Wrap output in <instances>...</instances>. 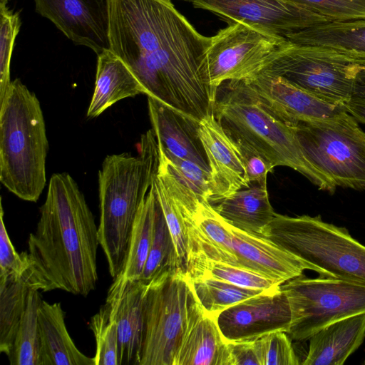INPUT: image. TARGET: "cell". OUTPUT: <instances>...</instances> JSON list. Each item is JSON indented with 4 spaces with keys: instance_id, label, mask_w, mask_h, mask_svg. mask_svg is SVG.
I'll use <instances>...</instances> for the list:
<instances>
[{
    "instance_id": "23",
    "label": "cell",
    "mask_w": 365,
    "mask_h": 365,
    "mask_svg": "<svg viewBox=\"0 0 365 365\" xmlns=\"http://www.w3.org/2000/svg\"><path fill=\"white\" fill-rule=\"evenodd\" d=\"M364 339V314L334 322L309 339V350L301 364L342 365Z\"/></svg>"
},
{
    "instance_id": "7",
    "label": "cell",
    "mask_w": 365,
    "mask_h": 365,
    "mask_svg": "<svg viewBox=\"0 0 365 365\" xmlns=\"http://www.w3.org/2000/svg\"><path fill=\"white\" fill-rule=\"evenodd\" d=\"M346 110L294 126L307 158L337 187L365 190V132Z\"/></svg>"
},
{
    "instance_id": "27",
    "label": "cell",
    "mask_w": 365,
    "mask_h": 365,
    "mask_svg": "<svg viewBox=\"0 0 365 365\" xmlns=\"http://www.w3.org/2000/svg\"><path fill=\"white\" fill-rule=\"evenodd\" d=\"M158 203L153 182L135 220L126 261L118 276L131 280L141 279L153 240Z\"/></svg>"
},
{
    "instance_id": "5",
    "label": "cell",
    "mask_w": 365,
    "mask_h": 365,
    "mask_svg": "<svg viewBox=\"0 0 365 365\" xmlns=\"http://www.w3.org/2000/svg\"><path fill=\"white\" fill-rule=\"evenodd\" d=\"M48 150L40 102L19 78L0 102V181L19 198L36 202L46 183Z\"/></svg>"
},
{
    "instance_id": "6",
    "label": "cell",
    "mask_w": 365,
    "mask_h": 365,
    "mask_svg": "<svg viewBox=\"0 0 365 365\" xmlns=\"http://www.w3.org/2000/svg\"><path fill=\"white\" fill-rule=\"evenodd\" d=\"M310 265L321 276L365 283V246L320 215L275 213L260 235Z\"/></svg>"
},
{
    "instance_id": "8",
    "label": "cell",
    "mask_w": 365,
    "mask_h": 365,
    "mask_svg": "<svg viewBox=\"0 0 365 365\" xmlns=\"http://www.w3.org/2000/svg\"><path fill=\"white\" fill-rule=\"evenodd\" d=\"M281 288L290 307L287 334L292 340L306 341L327 325L365 314V283L302 274L282 284Z\"/></svg>"
},
{
    "instance_id": "2",
    "label": "cell",
    "mask_w": 365,
    "mask_h": 365,
    "mask_svg": "<svg viewBox=\"0 0 365 365\" xmlns=\"http://www.w3.org/2000/svg\"><path fill=\"white\" fill-rule=\"evenodd\" d=\"M34 232L28 239L26 271L31 288L86 297L98 280V227L83 192L67 173L50 178Z\"/></svg>"
},
{
    "instance_id": "21",
    "label": "cell",
    "mask_w": 365,
    "mask_h": 365,
    "mask_svg": "<svg viewBox=\"0 0 365 365\" xmlns=\"http://www.w3.org/2000/svg\"><path fill=\"white\" fill-rule=\"evenodd\" d=\"M181 213L187 232L188 259L202 256L240 267L234 250L231 225L209 201L201 200L192 212Z\"/></svg>"
},
{
    "instance_id": "40",
    "label": "cell",
    "mask_w": 365,
    "mask_h": 365,
    "mask_svg": "<svg viewBox=\"0 0 365 365\" xmlns=\"http://www.w3.org/2000/svg\"><path fill=\"white\" fill-rule=\"evenodd\" d=\"M235 143L244 164L247 181L250 186L267 187V178L274 167L255 148L246 142L230 138Z\"/></svg>"
},
{
    "instance_id": "37",
    "label": "cell",
    "mask_w": 365,
    "mask_h": 365,
    "mask_svg": "<svg viewBox=\"0 0 365 365\" xmlns=\"http://www.w3.org/2000/svg\"><path fill=\"white\" fill-rule=\"evenodd\" d=\"M260 365L301 364L289 335L281 331L269 333L254 341Z\"/></svg>"
},
{
    "instance_id": "42",
    "label": "cell",
    "mask_w": 365,
    "mask_h": 365,
    "mask_svg": "<svg viewBox=\"0 0 365 365\" xmlns=\"http://www.w3.org/2000/svg\"><path fill=\"white\" fill-rule=\"evenodd\" d=\"M344 107L358 122L365 124V98L353 96Z\"/></svg>"
},
{
    "instance_id": "13",
    "label": "cell",
    "mask_w": 365,
    "mask_h": 365,
    "mask_svg": "<svg viewBox=\"0 0 365 365\" xmlns=\"http://www.w3.org/2000/svg\"><path fill=\"white\" fill-rule=\"evenodd\" d=\"M292 315L281 285L222 311L217 322L227 342L250 341L274 331L287 332Z\"/></svg>"
},
{
    "instance_id": "18",
    "label": "cell",
    "mask_w": 365,
    "mask_h": 365,
    "mask_svg": "<svg viewBox=\"0 0 365 365\" xmlns=\"http://www.w3.org/2000/svg\"><path fill=\"white\" fill-rule=\"evenodd\" d=\"M173 365H232L228 343L221 334L217 317L206 312L193 294Z\"/></svg>"
},
{
    "instance_id": "22",
    "label": "cell",
    "mask_w": 365,
    "mask_h": 365,
    "mask_svg": "<svg viewBox=\"0 0 365 365\" xmlns=\"http://www.w3.org/2000/svg\"><path fill=\"white\" fill-rule=\"evenodd\" d=\"M286 39L294 44L324 48L365 66V19L313 24L289 34Z\"/></svg>"
},
{
    "instance_id": "4",
    "label": "cell",
    "mask_w": 365,
    "mask_h": 365,
    "mask_svg": "<svg viewBox=\"0 0 365 365\" xmlns=\"http://www.w3.org/2000/svg\"><path fill=\"white\" fill-rule=\"evenodd\" d=\"M214 114L230 138L252 146L274 168H291L319 190L335 192L334 180L307 158L294 126L271 111L245 82L227 81L217 88Z\"/></svg>"
},
{
    "instance_id": "26",
    "label": "cell",
    "mask_w": 365,
    "mask_h": 365,
    "mask_svg": "<svg viewBox=\"0 0 365 365\" xmlns=\"http://www.w3.org/2000/svg\"><path fill=\"white\" fill-rule=\"evenodd\" d=\"M214 207L232 226L257 235H262L276 213L269 202L267 187L257 185L235 192Z\"/></svg>"
},
{
    "instance_id": "15",
    "label": "cell",
    "mask_w": 365,
    "mask_h": 365,
    "mask_svg": "<svg viewBox=\"0 0 365 365\" xmlns=\"http://www.w3.org/2000/svg\"><path fill=\"white\" fill-rule=\"evenodd\" d=\"M244 82L271 111L291 126L331 119L346 110L344 105L324 101L278 76L261 72Z\"/></svg>"
},
{
    "instance_id": "33",
    "label": "cell",
    "mask_w": 365,
    "mask_h": 365,
    "mask_svg": "<svg viewBox=\"0 0 365 365\" xmlns=\"http://www.w3.org/2000/svg\"><path fill=\"white\" fill-rule=\"evenodd\" d=\"M160 167L200 200L210 202L212 181L210 172L197 163L176 157L159 147Z\"/></svg>"
},
{
    "instance_id": "44",
    "label": "cell",
    "mask_w": 365,
    "mask_h": 365,
    "mask_svg": "<svg viewBox=\"0 0 365 365\" xmlns=\"http://www.w3.org/2000/svg\"><path fill=\"white\" fill-rule=\"evenodd\" d=\"M360 70H365V66H360Z\"/></svg>"
},
{
    "instance_id": "29",
    "label": "cell",
    "mask_w": 365,
    "mask_h": 365,
    "mask_svg": "<svg viewBox=\"0 0 365 365\" xmlns=\"http://www.w3.org/2000/svg\"><path fill=\"white\" fill-rule=\"evenodd\" d=\"M187 277L198 304L206 312L215 317L229 307L267 290L242 287L211 277L187 275Z\"/></svg>"
},
{
    "instance_id": "16",
    "label": "cell",
    "mask_w": 365,
    "mask_h": 365,
    "mask_svg": "<svg viewBox=\"0 0 365 365\" xmlns=\"http://www.w3.org/2000/svg\"><path fill=\"white\" fill-rule=\"evenodd\" d=\"M198 132L210 170V203L218 202L240 189L250 187L237 147L214 111L199 122Z\"/></svg>"
},
{
    "instance_id": "28",
    "label": "cell",
    "mask_w": 365,
    "mask_h": 365,
    "mask_svg": "<svg viewBox=\"0 0 365 365\" xmlns=\"http://www.w3.org/2000/svg\"><path fill=\"white\" fill-rule=\"evenodd\" d=\"M30 284L26 272L0 278V351L9 354L26 307Z\"/></svg>"
},
{
    "instance_id": "19",
    "label": "cell",
    "mask_w": 365,
    "mask_h": 365,
    "mask_svg": "<svg viewBox=\"0 0 365 365\" xmlns=\"http://www.w3.org/2000/svg\"><path fill=\"white\" fill-rule=\"evenodd\" d=\"M232 243L240 267L280 282L303 274L310 265L260 235L231 225Z\"/></svg>"
},
{
    "instance_id": "25",
    "label": "cell",
    "mask_w": 365,
    "mask_h": 365,
    "mask_svg": "<svg viewBox=\"0 0 365 365\" xmlns=\"http://www.w3.org/2000/svg\"><path fill=\"white\" fill-rule=\"evenodd\" d=\"M146 90L128 66L110 50L98 55L94 91L87 110V117L100 115L116 102Z\"/></svg>"
},
{
    "instance_id": "31",
    "label": "cell",
    "mask_w": 365,
    "mask_h": 365,
    "mask_svg": "<svg viewBox=\"0 0 365 365\" xmlns=\"http://www.w3.org/2000/svg\"><path fill=\"white\" fill-rule=\"evenodd\" d=\"M185 274L190 277H211L255 289H267L282 284L249 269L202 256L189 258Z\"/></svg>"
},
{
    "instance_id": "36",
    "label": "cell",
    "mask_w": 365,
    "mask_h": 365,
    "mask_svg": "<svg viewBox=\"0 0 365 365\" xmlns=\"http://www.w3.org/2000/svg\"><path fill=\"white\" fill-rule=\"evenodd\" d=\"M6 2L7 0H0V102L4 99L11 83V58L21 26L19 13L9 10Z\"/></svg>"
},
{
    "instance_id": "11",
    "label": "cell",
    "mask_w": 365,
    "mask_h": 365,
    "mask_svg": "<svg viewBox=\"0 0 365 365\" xmlns=\"http://www.w3.org/2000/svg\"><path fill=\"white\" fill-rule=\"evenodd\" d=\"M288 41L251 26L233 22L210 37L207 73L212 95L227 81H247L257 76Z\"/></svg>"
},
{
    "instance_id": "41",
    "label": "cell",
    "mask_w": 365,
    "mask_h": 365,
    "mask_svg": "<svg viewBox=\"0 0 365 365\" xmlns=\"http://www.w3.org/2000/svg\"><path fill=\"white\" fill-rule=\"evenodd\" d=\"M227 343L232 365H260L254 341Z\"/></svg>"
},
{
    "instance_id": "14",
    "label": "cell",
    "mask_w": 365,
    "mask_h": 365,
    "mask_svg": "<svg viewBox=\"0 0 365 365\" xmlns=\"http://www.w3.org/2000/svg\"><path fill=\"white\" fill-rule=\"evenodd\" d=\"M36 11L97 56L110 49L109 0H34Z\"/></svg>"
},
{
    "instance_id": "17",
    "label": "cell",
    "mask_w": 365,
    "mask_h": 365,
    "mask_svg": "<svg viewBox=\"0 0 365 365\" xmlns=\"http://www.w3.org/2000/svg\"><path fill=\"white\" fill-rule=\"evenodd\" d=\"M148 284L120 276L114 279L106 301L115 316L119 365H140L144 329V302Z\"/></svg>"
},
{
    "instance_id": "20",
    "label": "cell",
    "mask_w": 365,
    "mask_h": 365,
    "mask_svg": "<svg viewBox=\"0 0 365 365\" xmlns=\"http://www.w3.org/2000/svg\"><path fill=\"white\" fill-rule=\"evenodd\" d=\"M148 107L158 146L210 172L199 136V122L151 96H148Z\"/></svg>"
},
{
    "instance_id": "12",
    "label": "cell",
    "mask_w": 365,
    "mask_h": 365,
    "mask_svg": "<svg viewBox=\"0 0 365 365\" xmlns=\"http://www.w3.org/2000/svg\"><path fill=\"white\" fill-rule=\"evenodd\" d=\"M191 2L195 8L210 11L228 24L240 22L284 38L291 33L327 21L289 0H192Z\"/></svg>"
},
{
    "instance_id": "35",
    "label": "cell",
    "mask_w": 365,
    "mask_h": 365,
    "mask_svg": "<svg viewBox=\"0 0 365 365\" xmlns=\"http://www.w3.org/2000/svg\"><path fill=\"white\" fill-rule=\"evenodd\" d=\"M153 185L174 244L178 269L186 273L189 242L185 222L175 201L158 174Z\"/></svg>"
},
{
    "instance_id": "3",
    "label": "cell",
    "mask_w": 365,
    "mask_h": 365,
    "mask_svg": "<svg viewBox=\"0 0 365 365\" xmlns=\"http://www.w3.org/2000/svg\"><path fill=\"white\" fill-rule=\"evenodd\" d=\"M138 150L136 155H107L98 172V241L113 279L124 268L135 220L158 174L160 152L152 128L141 135Z\"/></svg>"
},
{
    "instance_id": "38",
    "label": "cell",
    "mask_w": 365,
    "mask_h": 365,
    "mask_svg": "<svg viewBox=\"0 0 365 365\" xmlns=\"http://www.w3.org/2000/svg\"><path fill=\"white\" fill-rule=\"evenodd\" d=\"M327 21L365 19V0H289Z\"/></svg>"
},
{
    "instance_id": "32",
    "label": "cell",
    "mask_w": 365,
    "mask_h": 365,
    "mask_svg": "<svg viewBox=\"0 0 365 365\" xmlns=\"http://www.w3.org/2000/svg\"><path fill=\"white\" fill-rule=\"evenodd\" d=\"M175 269H179L174 244L158 201L153 240L140 279L148 284L163 273Z\"/></svg>"
},
{
    "instance_id": "24",
    "label": "cell",
    "mask_w": 365,
    "mask_h": 365,
    "mask_svg": "<svg viewBox=\"0 0 365 365\" xmlns=\"http://www.w3.org/2000/svg\"><path fill=\"white\" fill-rule=\"evenodd\" d=\"M39 365H95L83 354L67 331L65 312L59 302L42 300L38 309Z\"/></svg>"
},
{
    "instance_id": "43",
    "label": "cell",
    "mask_w": 365,
    "mask_h": 365,
    "mask_svg": "<svg viewBox=\"0 0 365 365\" xmlns=\"http://www.w3.org/2000/svg\"><path fill=\"white\" fill-rule=\"evenodd\" d=\"M353 96L365 98V70H360L356 76Z\"/></svg>"
},
{
    "instance_id": "39",
    "label": "cell",
    "mask_w": 365,
    "mask_h": 365,
    "mask_svg": "<svg viewBox=\"0 0 365 365\" xmlns=\"http://www.w3.org/2000/svg\"><path fill=\"white\" fill-rule=\"evenodd\" d=\"M0 213V278L22 276L28 269L27 252L19 254L9 237L4 222V210L1 198Z\"/></svg>"
},
{
    "instance_id": "10",
    "label": "cell",
    "mask_w": 365,
    "mask_h": 365,
    "mask_svg": "<svg viewBox=\"0 0 365 365\" xmlns=\"http://www.w3.org/2000/svg\"><path fill=\"white\" fill-rule=\"evenodd\" d=\"M359 71L360 65L333 51L288 41L261 72L280 76L328 103L344 105L354 95Z\"/></svg>"
},
{
    "instance_id": "30",
    "label": "cell",
    "mask_w": 365,
    "mask_h": 365,
    "mask_svg": "<svg viewBox=\"0 0 365 365\" xmlns=\"http://www.w3.org/2000/svg\"><path fill=\"white\" fill-rule=\"evenodd\" d=\"M41 302L38 290L30 288L25 309L7 355L11 365H39L38 309Z\"/></svg>"
},
{
    "instance_id": "1",
    "label": "cell",
    "mask_w": 365,
    "mask_h": 365,
    "mask_svg": "<svg viewBox=\"0 0 365 365\" xmlns=\"http://www.w3.org/2000/svg\"><path fill=\"white\" fill-rule=\"evenodd\" d=\"M110 51L151 96L200 120L212 108L207 74L210 37L168 0H109Z\"/></svg>"
},
{
    "instance_id": "34",
    "label": "cell",
    "mask_w": 365,
    "mask_h": 365,
    "mask_svg": "<svg viewBox=\"0 0 365 365\" xmlns=\"http://www.w3.org/2000/svg\"><path fill=\"white\" fill-rule=\"evenodd\" d=\"M89 327L96 341L95 365H119L118 326L109 302L91 318Z\"/></svg>"
},
{
    "instance_id": "9",
    "label": "cell",
    "mask_w": 365,
    "mask_h": 365,
    "mask_svg": "<svg viewBox=\"0 0 365 365\" xmlns=\"http://www.w3.org/2000/svg\"><path fill=\"white\" fill-rule=\"evenodd\" d=\"M192 297L187 275L179 269L165 272L148 284L140 365H173Z\"/></svg>"
},
{
    "instance_id": "45",
    "label": "cell",
    "mask_w": 365,
    "mask_h": 365,
    "mask_svg": "<svg viewBox=\"0 0 365 365\" xmlns=\"http://www.w3.org/2000/svg\"><path fill=\"white\" fill-rule=\"evenodd\" d=\"M168 1H171V0H168ZM182 1H192V0H182Z\"/></svg>"
}]
</instances>
